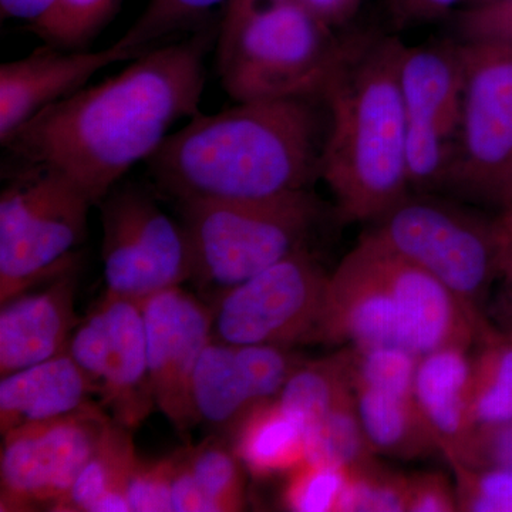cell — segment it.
I'll use <instances>...</instances> for the list:
<instances>
[{
	"label": "cell",
	"instance_id": "6da1fadb",
	"mask_svg": "<svg viewBox=\"0 0 512 512\" xmlns=\"http://www.w3.org/2000/svg\"><path fill=\"white\" fill-rule=\"evenodd\" d=\"M220 28L153 47L116 76L50 104L3 144L9 161L56 171L99 205L178 120L201 113L205 59Z\"/></svg>",
	"mask_w": 512,
	"mask_h": 512
},
{
	"label": "cell",
	"instance_id": "7a4b0ae2",
	"mask_svg": "<svg viewBox=\"0 0 512 512\" xmlns=\"http://www.w3.org/2000/svg\"><path fill=\"white\" fill-rule=\"evenodd\" d=\"M329 113L320 99L238 103L198 114L146 161L175 201H259L306 191L320 177Z\"/></svg>",
	"mask_w": 512,
	"mask_h": 512
},
{
	"label": "cell",
	"instance_id": "3957f363",
	"mask_svg": "<svg viewBox=\"0 0 512 512\" xmlns=\"http://www.w3.org/2000/svg\"><path fill=\"white\" fill-rule=\"evenodd\" d=\"M402 49L396 37L367 36L323 94L329 128L320 178L342 221L375 222L409 195Z\"/></svg>",
	"mask_w": 512,
	"mask_h": 512
},
{
	"label": "cell",
	"instance_id": "277c9868",
	"mask_svg": "<svg viewBox=\"0 0 512 512\" xmlns=\"http://www.w3.org/2000/svg\"><path fill=\"white\" fill-rule=\"evenodd\" d=\"M473 316L419 265L366 232L329 275L312 342L396 346L421 356L473 343Z\"/></svg>",
	"mask_w": 512,
	"mask_h": 512
},
{
	"label": "cell",
	"instance_id": "5b68a950",
	"mask_svg": "<svg viewBox=\"0 0 512 512\" xmlns=\"http://www.w3.org/2000/svg\"><path fill=\"white\" fill-rule=\"evenodd\" d=\"M299 0H282L221 22L218 70L238 103L320 99L367 35L339 37Z\"/></svg>",
	"mask_w": 512,
	"mask_h": 512
},
{
	"label": "cell",
	"instance_id": "8992f818",
	"mask_svg": "<svg viewBox=\"0 0 512 512\" xmlns=\"http://www.w3.org/2000/svg\"><path fill=\"white\" fill-rule=\"evenodd\" d=\"M190 242L191 281L229 289L308 249L325 217V207L311 190L259 201L180 202Z\"/></svg>",
	"mask_w": 512,
	"mask_h": 512
},
{
	"label": "cell",
	"instance_id": "52a82bcc",
	"mask_svg": "<svg viewBox=\"0 0 512 512\" xmlns=\"http://www.w3.org/2000/svg\"><path fill=\"white\" fill-rule=\"evenodd\" d=\"M92 207L64 175L12 164L0 194V302L77 266Z\"/></svg>",
	"mask_w": 512,
	"mask_h": 512
},
{
	"label": "cell",
	"instance_id": "ba28073f",
	"mask_svg": "<svg viewBox=\"0 0 512 512\" xmlns=\"http://www.w3.org/2000/svg\"><path fill=\"white\" fill-rule=\"evenodd\" d=\"M369 232L439 279L471 312L485 316L481 306L503 259L500 214L483 217L419 192L394 205Z\"/></svg>",
	"mask_w": 512,
	"mask_h": 512
},
{
	"label": "cell",
	"instance_id": "9c48e42d",
	"mask_svg": "<svg viewBox=\"0 0 512 512\" xmlns=\"http://www.w3.org/2000/svg\"><path fill=\"white\" fill-rule=\"evenodd\" d=\"M463 114L447 188L512 210V43L463 40Z\"/></svg>",
	"mask_w": 512,
	"mask_h": 512
},
{
	"label": "cell",
	"instance_id": "30bf717a",
	"mask_svg": "<svg viewBox=\"0 0 512 512\" xmlns=\"http://www.w3.org/2000/svg\"><path fill=\"white\" fill-rule=\"evenodd\" d=\"M104 281L109 295L143 302L190 281V242L183 224L134 185L116 188L100 202Z\"/></svg>",
	"mask_w": 512,
	"mask_h": 512
},
{
	"label": "cell",
	"instance_id": "8fae6325",
	"mask_svg": "<svg viewBox=\"0 0 512 512\" xmlns=\"http://www.w3.org/2000/svg\"><path fill=\"white\" fill-rule=\"evenodd\" d=\"M399 80L410 190L429 194L447 188L463 114L460 45H403Z\"/></svg>",
	"mask_w": 512,
	"mask_h": 512
},
{
	"label": "cell",
	"instance_id": "7c38bea8",
	"mask_svg": "<svg viewBox=\"0 0 512 512\" xmlns=\"http://www.w3.org/2000/svg\"><path fill=\"white\" fill-rule=\"evenodd\" d=\"M329 274L309 252H296L218 298V340L288 348L312 342Z\"/></svg>",
	"mask_w": 512,
	"mask_h": 512
},
{
	"label": "cell",
	"instance_id": "4fadbf2b",
	"mask_svg": "<svg viewBox=\"0 0 512 512\" xmlns=\"http://www.w3.org/2000/svg\"><path fill=\"white\" fill-rule=\"evenodd\" d=\"M113 417L101 404L3 434L0 511H53L69 493Z\"/></svg>",
	"mask_w": 512,
	"mask_h": 512
},
{
	"label": "cell",
	"instance_id": "5bb4252c",
	"mask_svg": "<svg viewBox=\"0 0 512 512\" xmlns=\"http://www.w3.org/2000/svg\"><path fill=\"white\" fill-rule=\"evenodd\" d=\"M141 309L154 403L178 433L187 434L200 423L192 380L211 342L214 313L181 286L150 296Z\"/></svg>",
	"mask_w": 512,
	"mask_h": 512
},
{
	"label": "cell",
	"instance_id": "9a60e30c",
	"mask_svg": "<svg viewBox=\"0 0 512 512\" xmlns=\"http://www.w3.org/2000/svg\"><path fill=\"white\" fill-rule=\"evenodd\" d=\"M301 363L281 346L211 340L192 380L198 420L217 429L234 430L256 406L278 399Z\"/></svg>",
	"mask_w": 512,
	"mask_h": 512
},
{
	"label": "cell",
	"instance_id": "2e32d148",
	"mask_svg": "<svg viewBox=\"0 0 512 512\" xmlns=\"http://www.w3.org/2000/svg\"><path fill=\"white\" fill-rule=\"evenodd\" d=\"M150 49L153 47L123 46L119 42L103 50H66L46 45L23 59L2 63L0 144L3 146L39 111L86 87L100 70L137 59Z\"/></svg>",
	"mask_w": 512,
	"mask_h": 512
},
{
	"label": "cell",
	"instance_id": "e0dca14e",
	"mask_svg": "<svg viewBox=\"0 0 512 512\" xmlns=\"http://www.w3.org/2000/svg\"><path fill=\"white\" fill-rule=\"evenodd\" d=\"M77 266L52 279L40 292L2 303L0 376L62 355L82 322L76 315Z\"/></svg>",
	"mask_w": 512,
	"mask_h": 512
},
{
	"label": "cell",
	"instance_id": "ac0fdd59",
	"mask_svg": "<svg viewBox=\"0 0 512 512\" xmlns=\"http://www.w3.org/2000/svg\"><path fill=\"white\" fill-rule=\"evenodd\" d=\"M100 305L106 315L109 350L99 397L113 420L134 430L156 407L148 370L143 309L141 302L109 293Z\"/></svg>",
	"mask_w": 512,
	"mask_h": 512
},
{
	"label": "cell",
	"instance_id": "d6986e66",
	"mask_svg": "<svg viewBox=\"0 0 512 512\" xmlns=\"http://www.w3.org/2000/svg\"><path fill=\"white\" fill-rule=\"evenodd\" d=\"M96 384L69 352L0 380V433L80 412L96 404Z\"/></svg>",
	"mask_w": 512,
	"mask_h": 512
},
{
	"label": "cell",
	"instance_id": "ffe728a7",
	"mask_svg": "<svg viewBox=\"0 0 512 512\" xmlns=\"http://www.w3.org/2000/svg\"><path fill=\"white\" fill-rule=\"evenodd\" d=\"M471 380L473 362L466 348L451 346L419 356L414 399L448 463L461 457L474 431Z\"/></svg>",
	"mask_w": 512,
	"mask_h": 512
},
{
	"label": "cell",
	"instance_id": "44dd1931",
	"mask_svg": "<svg viewBox=\"0 0 512 512\" xmlns=\"http://www.w3.org/2000/svg\"><path fill=\"white\" fill-rule=\"evenodd\" d=\"M174 512H234L245 510V480L234 450L207 440L175 453Z\"/></svg>",
	"mask_w": 512,
	"mask_h": 512
},
{
	"label": "cell",
	"instance_id": "7402d4cb",
	"mask_svg": "<svg viewBox=\"0 0 512 512\" xmlns=\"http://www.w3.org/2000/svg\"><path fill=\"white\" fill-rule=\"evenodd\" d=\"M353 390L360 420L377 454L416 460L440 451L421 417L414 387L356 384Z\"/></svg>",
	"mask_w": 512,
	"mask_h": 512
},
{
	"label": "cell",
	"instance_id": "603a6c76",
	"mask_svg": "<svg viewBox=\"0 0 512 512\" xmlns=\"http://www.w3.org/2000/svg\"><path fill=\"white\" fill-rule=\"evenodd\" d=\"M138 457L131 430L111 420L56 512H130L127 487Z\"/></svg>",
	"mask_w": 512,
	"mask_h": 512
},
{
	"label": "cell",
	"instance_id": "cb8c5ba5",
	"mask_svg": "<svg viewBox=\"0 0 512 512\" xmlns=\"http://www.w3.org/2000/svg\"><path fill=\"white\" fill-rule=\"evenodd\" d=\"M231 433L232 450L252 476H288L306 461V431L278 399L256 406Z\"/></svg>",
	"mask_w": 512,
	"mask_h": 512
},
{
	"label": "cell",
	"instance_id": "d4e9b609",
	"mask_svg": "<svg viewBox=\"0 0 512 512\" xmlns=\"http://www.w3.org/2000/svg\"><path fill=\"white\" fill-rule=\"evenodd\" d=\"M355 399L346 349L315 362H302L289 377L278 402L308 431Z\"/></svg>",
	"mask_w": 512,
	"mask_h": 512
},
{
	"label": "cell",
	"instance_id": "484cf974",
	"mask_svg": "<svg viewBox=\"0 0 512 512\" xmlns=\"http://www.w3.org/2000/svg\"><path fill=\"white\" fill-rule=\"evenodd\" d=\"M471 356V420L474 429L512 419V338L497 326L478 336Z\"/></svg>",
	"mask_w": 512,
	"mask_h": 512
},
{
	"label": "cell",
	"instance_id": "4316f807",
	"mask_svg": "<svg viewBox=\"0 0 512 512\" xmlns=\"http://www.w3.org/2000/svg\"><path fill=\"white\" fill-rule=\"evenodd\" d=\"M306 460L353 470L377 460L355 399L306 431Z\"/></svg>",
	"mask_w": 512,
	"mask_h": 512
},
{
	"label": "cell",
	"instance_id": "83f0119b",
	"mask_svg": "<svg viewBox=\"0 0 512 512\" xmlns=\"http://www.w3.org/2000/svg\"><path fill=\"white\" fill-rule=\"evenodd\" d=\"M120 0H57L30 32L46 45L66 50H87L119 8Z\"/></svg>",
	"mask_w": 512,
	"mask_h": 512
},
{
	"label": "cell",
	"instance_id": "f1b7e54d",
	"mask_svg": "<svg viewBox=\"0 0 512 512\" xmlns=\"http://www.w3.org/2000/svg\"><path fill=\"white\" fill-rule=\"evenodd\" d=\"M231 0H148L133 26L128 28L117 42L130 47H154L161 45L165 37L187 32L191 26L201 23L221 5Z\"/></svg>",
	"mask_w": 512,
	"mask_h": 512
},
{
	"label": "cell",
	"instance_id": "f546056e",
	"mask_svg": "<svg viewBox=\"0 0 512 512\" xmlns=\"http://www.w3.org/2000/svg\"><path fill=\"white\" fill-rule=\"evenodd\" d=\"M282 505L293 512H342L349 470L303 461L286 476Z\"/></svg>",
	"mask_w": 512,
	"mask_h": 512
},
{
	"label": "cell",
	"instance_id": "4dcf8cb0",
	"mask_svg": "<svg viewBox=\"0 0 512 512\" xmlns=\"http://www.w3.org/2000/svg\"><path fill=\"white\" fill-rule=\"evenodd\" d=\"M410 476L379 461L349 470L342 512H407Z\"/></svg>",
	"mask_w": 512,
	"mask_h": 512
},
{
	"label": "cell",
	"instance_id": "1f68e13d",
	"mask_svg": "<svg viewBox=\"0 0 512 512\" xmlns=\"http://www.w3.org/2000/svg\"><path fill=\"white\" fill-rule=\"evenodd\" d=\"M450 466L456 478L458 511L512 512V470Z\"/></svg>",
	"mask_w": 512,
	"mask_h": 512
},
{
	"label": "cell",
	"instance_id": "d6a6232c",
	"mask_svg": "<svg viewBox=\"0 0 512 512\" xmlns=\"http://www.w3.org/2000/svg\"><path fill=\"white\" fill-rule=\"evenodd\" d=\"M175 463V453L156 461L138 458L127 487L131 512L173 511Z\"/></svg>",
	"mask_w": 512,
	"mask_h": 512
},
{
	"label": "cell",
	"instance_id": "836d02e7",
	"mask_svg": "<svg viewBox=\"0 0 512 512\" xmlns=\"http://www.w3.org/2000/svg\"><path fill=\"white\" fill-rule=\"evenodd\" d=\"M107 350H109V336H107L106 315L99 303L96 311L90 313L74 330L69 349H67L74 362L82 367L83 372L96 384L97 392L106 373Z\"/></svg>",
	"mask_w": 512,
	"mask_h": 512
},
{
	"label": "cell",
	"instance_id": "e575fe53",
	"mask_svg": "<svg viewBox=\"0 0 512 512\" xmlns=\"http://www.w3.org/2000/svg\"><path fill=\"white\" fill-rule=\"evenodd\" d=\"M450 464L476 470H512V419L474 429L461 457Z\"/></svg>",
	"mask_w": 512,
	"mask_h": 512
},
{
	"label": "cell",
	"instance_id": "d590c367",
	"mask_svg": "<svg viewBox=\"0 0 512 512\" xmlns=\"http://www.w3.org/2000/svg\"><path fill=\"white\" fill-rule=\"evenodd\" d=\"M464 40L512 43V0H485L458 20Z\"/></svg>",
	"mask_w": 512,
	"mask_h": 512
},
{
	"label": "cell",
	"instance_id": "8d00e7d4",
	"mask_svg": "<svg viewBox=\"0 0 512 512\" xmlns=\"http://www.w3.org/2000/svg\"><path fill=\"white\" fill-rule=\"evenodd\" d=\"M458 511L456 485L439 471L410 476L407 512Z\"/></svg>",
	"mask_w": 512,
	"mask_h": 512
},
{
	"label": "cell",
	"instance_id": "74e56055",
	"mask_svg": "<svg viewBox=\"0 0 512 512\" xmlns=\"http://www.w3.org/2000/svg\"><path fill=\"white\" fill-rule=\"evenodd\" d=\"M498 214L503 221L504 247L500 276H498V279H501L500 295L495 308V316L500 325L495 326L512 338V215L508 212H498Z\"/></svg>",
	"mask_w": 512,
	"mask_h": 512
},
{
	"label": "cell",
	"instance_id": "f35d334b",
	"mask_svg": "<svg viewBox=\"0 0 512 512\" xmlns=\"http://www.w3.org/2000/svg\"><path fill=\"white\" fill-rule=\"evenodd\" d=\"M399 26L420 25L446 16L461 0H384Z\"/></svg>",
	"mask_w": 512,
	"mask_h": 512
},
{
	"label": "cell",
	"instance_id": "ab89813d",
	"mask_svg": "<svg viewBox=\"0 0 512 512\" xmlns=\"http://www.w3.org/2000/svg\"><path fill=\"white\" fill-rule=\"evenodd\" d=\"M299 2L332 29L346 25L362 5V0H299Z\"/></svg>",
	"mask_w": 512,
	"mask_h": 512
},
{
	"label": "cell",
	"instance_id": "60d3db41",
	"mask_svg": "<svg viewBox=\"0 0 512 512\" xmlns=\"http://www.w3.org/2000/svg\"><path fill=\"white\" fill-rule=\"evenodd\" d=\"M57 0H0L2 20H25L29 25L42 19Z\"/></svg>",
	"mask_w": 512,
	"mask_h": 512
},
{
	"label": "cell",
	"instance_id": "b9f144b4",
	"mask_svg": "<svg viewBox=\"0 0 512 512\" xmlns=\"http://www.w3.org/2000/svg\"><path fill=\"white\" fill-rule=\"evenodd\" d=\"M282 2V0H231L225 10L222 22H229L241 18L242 15L248 13L249 10L262 8V6L271 5V3Z\"/></svg>",
	"mask_w": 512,
	"mask_h": 512
},
{
	"label": "cell",
	"instance_id": "7bdbcfd3",
	"mask_svg": "<svg viewBox=\"0 0 512 512\" xmlns=\"http://www.w3.org/2000/svg\"><path fill=\"white\" fill-rule=\"evenodd\" d=\"M505 212H508V214H511V215H512V210H510V211H505Z\"/></svg>",
	"mask_w": 512,
	"mask_h": 512
}]
</instances>
